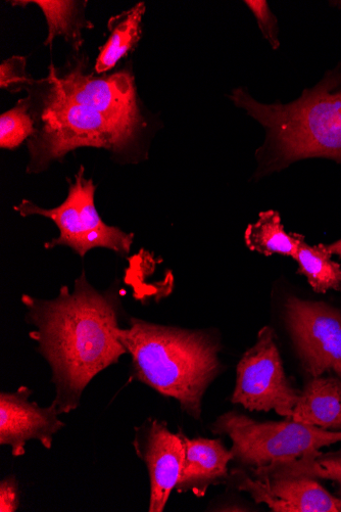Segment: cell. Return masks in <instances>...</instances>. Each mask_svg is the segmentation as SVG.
I'll list each match as a JSON object with an SVG mask.
<instances>
[{
	"mask_svg": "<svg viewBox=\"0 0 341 512\" xmlns=\"http://www.w3.org/2000/svg\"><path fill=\"white\" fill-rule=\"evenodd\" d=\"M22 302L35 327L30 337L53 369V403L60 414L70 413L90 382L127 353L115 335L119 299L114 292L96 291L83 272L73 292L62 287L55 300L23 295Z\"/></svg>",
	"mask_w": 341,
	"mask_h": 512,
	"instance_id": "6da1fadb",
	"label": "cell"
},
{
	"mask_svg": "<svg viewBox=\"0 0 341 512\" xmlns=\"http://www.w3.org/2000/svg\"><path fill=\"white\" fill-rule=\"evenodd\" d=\"M228 98L266 131L257 152L258 177L310 158L341 164V64L288 104L261 103L245 87L234 89Z\"/></svg>",
	"mask_w": 341,
	"mask_h": 512,
	"instance_id": "7a4b0ae2",
	"label": "cell"
},
{
	"mask_svg": "<svg viewBox=\"0 0 341 512\" xmlns=\"http://www.w3.org/2000/svg\"><path fill=\"white\" fill-rule=\"evenodd\" d=\"M118 341L132 357L135 378L165 397L174 398L196 420L202 417L206 391L221 372L218 339L131 318L118 328Z\"/></svg>",
	"mask_w": 341,
	"mask_h": 512,
	"instance_id": "3957f363",
	"label": "cell"
},
{
	"mask_svg": "<svg viewBox=\"0 0 341 512\" xmlns=\"http://www.w3.org/2000/svg\"><path fill=\"white\" fill-rule=\"evenodd\" d=\"M218 436L232 441L233 460L254 474L308 456H320V449L341 442V431H326L289 420L258 423L251 417L230 411L212 426Z\"/></svg>",
	"mask_w": 341,
	"mask_h": 512,
	"instance_id": "277c9868",
	"label": "cell"
},
{
	"mask_svg": "<svg viewBox=\"0 0 341 512\" xmlns=\"http://www.w3.org/2000/svg\"><path fill=\"white\" fill-rule=\"evenodd\" d=\"M50 84V83H48ZM50 96L41 115V127L29 141V172H39L78 148L92 147L121 152L135 133L103 114L63 98L50 84Z\"/></svg>",
	"mask_w": 341,
	"mask_h": 512,
	"instance_id": "5b68a950",
	"label": "cell"
},
{
	"mask_svg": "<svg viewBox=\"0 0 341 512\" xmlns=\"http://www.w3.org/2000/svg\"><path fill=\"white\" fill-rule=\"evenodd\" d=\"M95 190L93 180L84 177L81 166L75 182L70 184L68 198L61 206L46 210L23 200L15 210L23 217L39 215L57 224L60 237L46 244V249L67 246L84 257L92 249L106 248L125 256L131 251L134 235L102 220L94 205Z\"/></svg>",
	"mask_w": 341,
	"mask_h": 512,
	"instance_id": "8992f818",
	"label": "cell"
},
{
	"mask_svg": "<svg viewBox=\"0 0 341 512\" xmlns=\"http://www.w3.org/2000/svg\"><path fill=\"white\" fill-rule=\"evenodd\" d=\"M300 395L285 375L273 330L262 329L257 343L237 365L232 403L250 411L274 410L280 416L291 418Z\"/></svg>",
	"mask_w": 341,
	"mask_h": 512,
	"instance_id": "52a82bcc",
	"label": "cell"
},
{
	"mask_svg": "<svg viewBox=\"0 0 341 512\" xmlns=\"http://www.w3.org/2000/svg\"><path fill=\"white\" fill-rule=\"evenodd\" d=\"M285 319L307 374L317 378L333 371L341 379V312L291 297L285 304Z\"/></svg>",
	"mask_w": 341,
	"mask_h": 512,
	"instance_id": "ba28073f",
	"label": "cell"
},
{
	"mask_svg": "<svg viewBox=\"0 0 341 512\" xmlns=\"http://www.w3.org/2000/svg\"><path fill=\"white\" fill-rule=\"evenodd\" d=\"M46 81L66 100L99 112L115 124L135 133L140 124L133 79L127 72L107 78L83 74L80 66L60 74L51 64Z\"/></svg>",
	"mask_w": 341,
	"mask_h": 512,
	"instance_id": "9c48e42d",
	"label": "cell"
},
{
	"mask_svg": "<svg viewBox=\"0 0 341 512\" xmlns=\"http://www.w3.org/2000/svg\"><path fill=\"white\" fill-rule=\"evenodd\" d=\"M135 432L133 446L150 474V511L162 512L181 475L185 456L182 439L158 420H149Z\"/></svg>",
	"mask_w": 341,
	"mask_h": 512,
	"instance_id": "30bf717a",
	"label": "cell"
},
{
	"mask_svg": "<svg viewBox=\"0 0 341 512\" xmlns=\"http://www.w3.org/2000/svg\"><path fill=\"white\" fill-rule=\"evenodd\" d=\"M31 394L27 387L0 394V445L10 446L15 457L25 454L30 440H37L44 448L51 449L54 436L65 427L55 403L40 407L29 401Z\"/></svg>",
	"mask_w": 341,
	"mask_h": 512,
	"instance_id": "8fae6325",
	"label": "cell"
},
{
	"mask_svg": "<svg viewBox=\"0 0 341 512\" xmlns=\"http://www.w3.org/2000/svg\"><path fill=\"white\" fill-rule=\"evenodd\" d=\"M232 476L237 478L240 491L250 493L257 503L275 512H341V498L330 494L315 479H252L242 472H233Z\"/></svg>",
	"mask_w": 341,
	"mask_h": 512,
	"instance_id": "7c38bea8",
	"label": "cell"
},
{
	"mask_svg": "<svg viewBox=\"0 0 341 512\" xmlns=\"http://www.w3.org/2000/svg\"><path fill=\"white\" fill-rule=\"evenodd\" d=\"M184 445V461L176 491L180 494L192 492L204 497L213 485L229 479L228 464L233 455L221 439H189L180 431Z\"/></svg>",
	"mask_w": 341,
	"mask_h": 512,
	"instance_id": "4fadbf2b",
	"label": "cell"
},
{
	"mask_svg": "<svg viewBox=\"0 0 341 512\" xmlns=\"http://www.w3.org/2000/svg\"><path fill=\"white\" fill-rule=\"evenodd\" d=\"M289 420L326 431H341V379L317 377L301 392Z\"/></svg>",
	"mask_w": 341,
	"mask_h": 512,
	"instance_id": "5bb4252c",
	"label": "cell"
},
{
	"mask_svg": "<svg viewBox=\"0 0 341 512\" xmlns=\"http://www.w3.org/2000/svg\"><path fill=\"white\" fill-rule=\"evenodd\" d=\"M303 236L288 234L285 231L280 214L269 210L262 212L259 219L246 230L245 240L250 250L265 256L274 254L296 258Z\"/></svg>",
	"mask_w": 341,
	"mask_h": 512,
	"instance_id": "9a60e30c",
	"label": "cell"
},
{
	"mask_svg": "<svg viewBox=\"0 0 341 512\" xmlns=\"http://www.w3.org/2000/svg\"><path fill=\"white\" fill-rule=\"evenodd\" d=\"M145 10L144 3H139L130 11L111 19L112 35L96 60V73L102 74L113 69L136 45L140 38V25Z\"/></svg>",
	"mask_w": 341,
	"mask_h": 512,
	"instance_id": "2e32d148",
	"label": "cell"
},
{
	"mask_svg": "<svg viewBox=\"0 0 341 512\" xmlns=\"http://www.w3.org/2000/svg\"><path fill=\"white\" fill-rule=\"evenodd\" d=\"M324 245L312 247L304 239L299 244L296 260L299 273L305 275L316 293L341 290V266L331 259Z\"/></svg>",
	"mask_w": 341,
	"mask_h": 512,
	"instance_id": "e0dca14e",
	"label": "cell"
},
{
	"mask_svg": "<svg viewBox=\"0 0 341 512\" xmlns=\"http://www.w3.org/2000/svg\"><path fill=\"white\" fill-rule=\"evenodd\" d=\"M258 479L278 477H303L330 480L337 484L341 495V457L308 456L277 465L255 474Z\"/></svg>",
	"mask_w": 341,
	"mask_h": 512,
	"instance_id": "ac0fdd59",
	"label": "cell"
},
{
	"mask_svg": "<svg viewBox=\"0 0 341 512\" xmlns=\"http://www.w3.org/2000/svg\"><path fill=\"white\" fill-rule=\"evenodd\" d=\"M26 100L0 117V147L14 150L35 134L34 122Z\"/></svg>",
	"mask_w": 341,
	"mask_h": 512,
	"instance_id": "d6986e66",
	"label": "cell"
},
{
	"mask_svg": "<svg viewBox=\"0 0 341 512\" xmlns=\"http://www.w3.org/2000/svg\"><path fill=\"white\" fill-rule=\"evenodd\" d=\"M35 4L43 12L47 25L48 36L46 45H52L58 35L75 37L76 3L74 2H52V0H35V2H16L14 5Z\"/></svg>",
	"mask_w": 341,
	"mask_h": 512,
	"instance_id": "ffe728a7",
	"label": "cell"
},
{
	"mask_svg": "<svg viewBox=\"0 0 341 512\" xmlns=\"http://www.w3.org/2000/svg\"><path fill=\"white\" fill-rule=\"evenodd\" d=\"M245 4L255 16L259 28L271 48L274 51L278 50L280 46L278 20L268 3L265 0H246Z\"/></svg>",
	"mask_w": 341,
	"mask_h": 512,
	"instance_id": "44dd1931",
	"label": "cell"
},
{
	"mask_svg": "<svg viewBox=\"0 0 341 512\" xmlns=\"http://www.w3.org/2000/svg\"><path fill=\"white\" fill-rule=\"evenodd\" d=\"M25 68V58L13 57L5 61L0 66V86L11 91L22 90L24 85L31 82L26 75Z\"/></svg>",
	"mask_w": 341,
	"mask_h": 512,
	"instance_id": "7402d4cb",
	"label": "cell"
},
{
	"mask_svg": "<svg viewBox=\"0 0 341 512\" xmlns=\"http://www.w3.org/2000/svg\"><path fill=\"white\" fill-rule=\"evenodd\" d=\"M20 505L19 485L16 477H7L0 482V511L15 512Z\"/></svg>",
	"mask_w": 341,
	"mask_h": 512,
	"instance_id": "603a6c76",
	"label": "cell"
},
{
	"mask_svg": "<svg viewBox=\"0 0 341 512\" xmlns=\"http://www.w3.org/2000/svg\"><path fill=\"white\" fill-rule=\"evenodd\" d=\"M324 248L327 250L328 253L331 255H337L341 258V240L330 244V245H324Z\"/></svg>",
	"mask_w": 341,
	"mask_h": 512,
	"instance_id": "cb8c5ba5",
	"label": "cell"
}]
</instances>
